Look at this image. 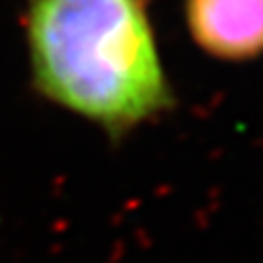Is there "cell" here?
<instances>
[{
	"label": "cell",
	"instance_id": "6da1fadb",
	"mask_svg": "<svg viewBox=\"0 0 263 263\" xmlns=\"http://www.w3.org/2000/svg\"><path fill=\"white\" fill-rule=\"evenodd\" d=\"M27 46L35 89L114 139L174 108L137 0H31Z\"/></svg>",
	"mask_w": 263,
	"mask_h": 263
},
{
	"label": "cell",
	"instance_id": "7a4b0ae2",
	"mask_svg": "<svg viewBox=\"0 0 263 263\" xmlns=\"http://www.w3.org/2000/svg\"><path fill=\"white\" fill-rule=\"evenodd\" d=\"M186 21L195 44L216 58L263 54V0H189Z\"/></svg>",
	"mask_w": 263,
	"mask_h": 263
}]
</instances>
